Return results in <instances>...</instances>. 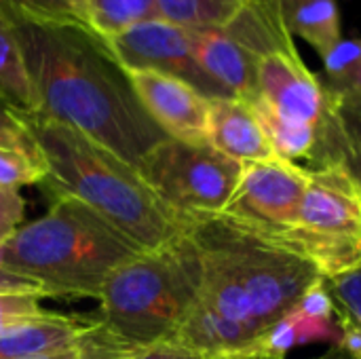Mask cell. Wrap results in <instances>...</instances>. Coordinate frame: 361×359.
Returning <instances> with one entry per match:
<instances>
[{
	"instance_id": "obj_1",
	"label": "cell",
	"mask_w": 361,
	"mask_h": 359,
	"mask_svg": "<svg viewBox=\"0 0 361 359\" xmlns=\"http://www.w3.org/2000/svg\"><path fill=\"white\" fill-rule=\"evenodd\" d=\"M21 49L36 114L76 129L135 171L167 135L142 108L127 72L91 28L0 2Z\"/></svg>"
},
{
	"instance_id": "obj_2",
	"label": "cell",
	"mask_w": 361,
	"mask_h": 359,
	"mask_svg": "<svg viewBox=\"0 0 361 359\" xmlns=\"http://www.w3.org/2000/svg\"><path fill=\"white\" fill-rule=\"evenodd\" d=\"M190 239L201 258L199 303L258 341L322 279L286 243L222 214L192 220Z\"/></svg>"
},
{
	"instance_id": "obj_3",
	"label": "cell",
	"mask_w": 361,
	"mask_h": 359,
	"mask_svg": "<svg viewBox=\"0 0 361 359\" xmlns=\"http://www.w3.org/2000/svg\"><path fill=\"white\" fill-rule=\"evenodd\" d=\"M25 129L44 165V188L53 199H74L95 212L142 252L159 250L190 231L142 176L87 135L36 112Z\"/></svg>"
},
{
	"instance_id": "obj_4",
	"label": "cell",
	"mask_w": 361,
	"mask_h": 359,
	"mask_svg": "<svg viewBox=\"0 0 361 359\" xmlns=\"http://www.w3.org/2000/svg\"><path fill=\"white\" fill-rule=\"evenodd\" d=\"M142 252L74 199H53L49 212L0 243V269L30 279L47 296L97 298L106 279Z\"/></svg>"
},
{
	"instance_id": "obj_5",
	"label": "cell",
	"mask_w": 361,
	"mask_h": 359,
	"mask_svg": "<svg viewBox=\"0 0 361 359\" xmlns=\"http://www.w3.org/2000/svg\"><path fill=\"white\" fill-rule=\"evenodd\" d=\"M201 290V258L190 233L150 252H137L106 279L99 328L129 349L173 341Z\"/></svg>"
},
{
	"instance_id": "obj_6",
	"label": "cell",
	"mask_w": 361,
	"mask_h": 359,
	"mask_svg": "<svg viewBox=\"0 0 361 359\" xmlns=\"http://www.w3.org/2000/svg\"><path fill=\"white\" fill-rule=\"evenodd\" d=\"M279 241L311 262L322 279L361 267V190L353 176L338 165L309 169L298 216Z\"/></svg>"
},
{
	"instance_id": "obj_7",
	"label": "cell",
	"mask_w": 361,
	"mask_h": 359,
	"mask_svg": "<svg viewBox=\"0 0 361 359\" xmlns=\"http://www.w3.org/2000/svg\"><path fill=\"white\" fill-rule=\"evenodd\" d=\"M241 169L209 144L165 138L144 157L137 174L173 214L192 222L224 212Z\"/></svg>"
},
{
	"instance_id": "obj_8",
	"label": "cell",
	"mask_w": 361,
	"mask_h": 359,
	"mask_svg": "<svg viewBox=\"0 0 361 359\" xmlns=\"http://www.w3.org/2000/svg\"><path fill=\"white\" fill-rule=\"evenodd\" d=\"M307 184L309 169L300 163L281 157L245 163L222 216L279 241L298 216Z\"/></svg>"
},
{
	"instance_id": "obj_9",
	"label": "cell",
	"mask_w": 361,
	"mask_h": 359,
	"mask_svg": "<svg viewBox=\"0 0 361 359\" xmlns=\"http://www.w3.org/2000/svg\"><path fill=\"white\" fill-rule=\"evenodd\" d=\"M104 42L125 72L152 70L192 85L209 99L228 97L199 68L192 51V30L184 25L154 17L133 23L104 38Z\"/></svg>"
},
{
	"instance_id": "obj_10",
	"label": "cell",
	"mask_w": 361,
	"mask_h": 359,
	"mask_svg": "<svg viewBox=\"0 0 361 359\" xmlns=\"http://www.w3.org/2000/svg\"><path fill=\"white\" fill-rule=\"evenodd\" d=\"M127 76L142 108L167 138L207 144L209 97L169 74L133 70Z\"/></svg>"
},
{
	"instance_id": "obj_11",
	"label": "cell",
	"mask_w": 361,
	"mask_h": 359,
	"mask_svg": "<svg viewBox=\"0 0 361 359\" xmlns=\"http://www.w3.org/2000/svg\"><path fill=\"white\" fill-rule=\"evenodd\" d=\"M192 51L205 76L228 97L256 99L260 59L224 28L192 30Z\"/></svg>"
},
{
	"instance_id": "obj_12",
	"label": "cell",
	"mask_w": 361,
	"mask_h": 359,
	"mask_svg": "<svg viewBox=\"0 0 361 359\" xmlns=\"http://www.w3.org/2000/svg\"><path fill=\"white\" fill-rule=\"evenodd\" d=\"M207 144L241 165L279 157L256 108L239 97L212 99Z\"/></svg>"
},
{
	"instance_id": "obj_13",
	"label": "cell",
	"mask_w": 361,
	"mask_h": 359,
	"mask_svg": "<svg viewBox=\"0 0 361 359\" xmlns=\"http://www.w3.org/2000/svg\"><path fill=\"white\" fill-rule=\"evenodd\" d=\"M95 320L47 313L27 317L0 332V359H30L63 353L85 343Z\"/></svg>"
},
{
	"instance_id": "obj_14",
	"label": "cell",
	"mask_w": 361,
	"mask_h": 359,
	"mask_svg": "<svg viewBox=\"0 0 361 359\" xmlns=\"http://www.w3.org/2000/svg\"><path fill=\"white\" fill-rule=\"evenodd\" d=\"M279 11L288 32L309 42L319 57L345 38L336 0H279Z\"/></svg>"
},
{
	"instance_id": "obj_15",
	"label": "cell",
	"mask_w": 361,
	"mask_h": 359,
	"mask_svg": "<svg viewBox=\"0 0 361 359\" xmlns=\"http://www.w3.org/2000/svg\"><path fill=\"white\" fill-rule=\"evenodd\" d=\"M0 97L23 114L36 112V97L30 85L25 61L17 38L0 13Z\"/></svg>"
},
{
	"instance_id": "obj_16",
	"label": "cell",
	"mask_w": 361,
	"mask_h": 359,
	"mask_svg": "<svg viewBox=\"0 0 361 359\" xmlns=\"http://www.w3.org/2000/svg\"><path fill=\"white\" fill-rule=\"evenodd\" d=\"M80 19L97 36L108 38L121 30L159 17L154 0H78Z\"/></svg>"
},
{
	"instance_id": "obj_17",
	"label": "cell",
	"mask_w": 361,
	"mask_h": 359,
	"mask_svg": "<svg viewBox=\"0 0 361 359\" xmlns=\"http://www.w3.org/2000/svg\"><path fill=\"white\" fill-rule=\"evenodd\" d=\"M247 0H154L161 19L188 30L226 25Z\"/></svg>"
},
{
	"instance_id": "obj_18",
	"label": "cell",
	"mask_w": 361,
	"mask_h": 359,
	"mask_svg": "<svg viewBox=\"0 0 361 359\" xmlns=\"http://www.w3.org/2000/svg\"><path fill=\"white\" fill-rule=\"evenodd\" d=\"M319 80L338 99H361V40L343 38L322 57Z\"/></svg>"
},
{
	"instance_id": "obj_19",
	"label": "cell",
	"mask_w": 361,
	"mask_h": 359,
	"mask_svg": "<svg viewBox=\"0 0 361 359\" xmlns=\"http://www.w3.org/2000/svg\"><path fill=\"white\" fill-rule=\"evenodd\" d=\"M44 165L38 150L0 146V188L17 190L30 184H42Z\"/></svg>"
},
{
	"instance_id": "obj_20",
	"label": "cell",
	"mask_w": 361,
	"mask_h": 359,
	"mask_svg": "<svg viewBox=\"0 0 361 359\" xmlns=\"http://www.w3.org/2000/svg\"><path fill=\"white\" fill-rule=\"evenodd\" d=\"M338 116L345 135V163L343 167L353 176L361 190V99H338Z\"/></svg>"
},
{
	"instance_id": "obj_21",
	"label": "cell",
	"mask_w": 361,
	"mask_h": 359,
	"mask_svg": "<svg viewBox=\"0 0 361 359\" xmlns=\"http://www.w3.org/2000/svg\"><path fill=\"white\" fill-rule=\"evenodd\" d=\"M326 288L334 300L336 311L351 317L361 326V267L332 279H324Z\"/></svg>"
},
{
	"instance_id": "obj_22",
	"label": "cell",
	"mask_w": 361,
	"mask_h": 359,
	"mask_svg": "<svg viewBox=\"0 0 361 359\" xmlns=\"http://www.w3.org/2000/svg\"><path fill=\"white\" fill-rule=\"evenodd\" d=\"M44 294L40 292H15V290H0V332L42 313Z\"/></svg>"
},
{
	"instance_id": "obj_23",
	"label": "cell",
	"mask_w": 361,
	"mask_h": 359,
	"mask_svg": "<svg viewBox=\"0 0 361 359\" xmlns=\"http://www.w3.org/2000/svg\"><path fill=\"white\" fill-rule=\"evenodd\" d=\"M0 146L36 150V146L25 129L23 112L13 108L4 97H0Z\"/></svg>"
},
{
	"instance_id": "obj_24",
	"label": "cell",
	"mask_w": 361,
	"mask_h": 359,
	"mask_svg": "<svg viewBox=\"0 0 361 359\" xmlns=\"http://www.w3.org/2000/svg\"><path fill=\"white\" fill-rule=\"evenodd\" d=\"M13 8L47 17V19H72L80 21V2L78 0H0Z\"/></svg>"
},
{
	"instance_id": "obj_25",
	"label": "cell",
	"mask_w": 361,
	"mask_h": 359,
	"mask_svg": "<svg viewBox=\"0 0 361 359\" xmlns=\"http://www.w3.org/2000/svg\"><path fill=\"white\" fill-rule=\"evenodd\" d=\"M133 351L135 349H129L108 336L95 322V328L87 334L82 343V353L78 359H127Z\"/></svg>"
},
{
	"instance_id": "obj_26",
	"label": "cell",
	"mask_w": 361,
	"mask_h": 359,
	"mask_svg": "<svg viewBox=\"0 0 361 359\" xmlns=\"http://www.w3.org/2000/svg\"><path fill=\"white\" fill-rule=\"evenodd\" d=\"M23 197L17 190L0 188V243H4L23 224Z\"/></svg>"
},
{
	"instance_id": "obj_27",
	"label": "cell",
	"mask_w": 361,
	"mask_h": 359,
	"mask_svg": "<svg viewBox=\"0 0 361 359\" xmlns=\"http://www.w3.org/2000/svg\"><path fill=\"white\" fill-rule=\"evenodd\" d=\"M127 359H207L173 341L167 343H159L146 349H135Z\"/></svg>"
},
{
	"instance_id": "obj_28",
	"label": "cell",
	"mask_w": 361,
	"mask_h": 359,
	"mask_svg": "<svg viewBox=\"0 0 361 359\" xmlns=\"http://www.w3.org/2000/svg\"><path fill=\"white\" fill-rule=\"evenodd\" d=\"M336 320L341 328V339L336 347H341L351 359H361V326L341 311H336Z\"/></svg>"
},
{
	"instance_id": "obj_29",
	"label": "cell",
	"mask_w": 361,
	"mask_h": 359,
	"mask_svg": "<svg viewBox=\"0 0 361 359\" xmlns=\"http://www.w3.org/2000/svg\"><path fill=\"white\" fill-rule=\"evenodd\" d=\"M0 290L40 292V294H44V292L40 290L38 284H34V281H30V279H23V277H19V275H13V273H8V271H4V269H0ZM44 296H47V294H44Z\"/></svg>"
},
{
	"instance_id": "obj_30",
	"label": "cell",
	"mask_w": 361,
	"mask_h": 359,
	"mask_svg": "<svg viewBox=\"0 0 361 359\" xmlns=\"http://www.w3.org/2000/svg\"><path fill=\"white\" fill-rule=\"evenodd\" d=\"M82 353V345L76 347V349H70V351H63V353H53V355H42V358H30V359H78Z\"/></svg>"
},
{
	"instance_id": "obj_31",
	"label": "cell",
	"mask_w": 361,
	"mask_h": 359,
	"mask_svg": "<svg viewBox=\"0 0 361 359\" xmlns=\"http://www.w3.org/2000/svg\"><path fill=\"white\" fill-rule=\"evenodd\" d=\"M313 359H351L341 347H330L326 353H322L319 358H313Z\"/></svg>"
}]
</instances>
